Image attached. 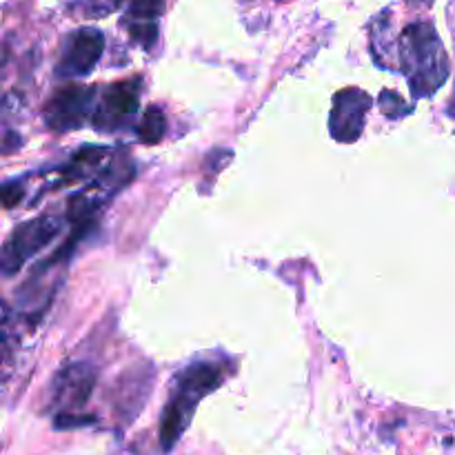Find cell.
<instances>
[{
	"label": "cell",
	"instance_id": "obj_1",
	"mask_svg": "<svg viewBox=\"0 0 455 455\" xmlns=\"http://www.w3.org/2000/svg\"><path fill=\"white\" fill-rule=\"evenodd\" d=\"M400 69L407 76L413 96H434L449 76V56L431 22L416 20L398 36Z\"/></svg>",
	"mask_w": 455,
	"mask_h": 455
},
{
	"label": "cell",
	"instance_id": "obj_2",
	"mask_svg": "<svg viewBox=\"0 0 455 455\" xmlns=\"http://www.w3.org/2000/svg\"><path fill=\"white\" fill-rule=\"evenodd\" d=\"M222 380H225V369L216 363H194L178 373L176 385L160 418L158 440L164 453L172 451L182 434L189 429L200 400L216 391Z\"/></svg>",
	"mask_w": 455,
	"mask_h": 455
},
{
	"label": "cell",
	"instance_id": "obj_3",
	"mask_svg": "<svg viewBox=\"0 0 455 455\" xmlns=\"http://www.w3.org/2000/svg\"><path fill=\"white\" fill-rule=\"evenodd\" d=\"M98 102V89L87 84H65L56 89L44 105V123L53 132L80 129L93 118Z\"/></svg>",
	"mask_w": 455,
	"mask_h": 455
},
{
	"label": "cell",
	"instance_id": "obj_4",
	"mask_svg": "<svg viewBox=\"0 0 455 455\" xmlns=\"http://www.w3.org/2000/svg\"><path fill=\"white\" fill-rule=\"evenodd\" d=\"M140 78H129L109 84L96 102V111H93L92 118L93 129L100 133H114L127 127L140 109Z\"/></svg>",
	"mask_w": 455,
	"mask_h": 455
},
{
	"label": "cell",
	"instance_id": "obj_5",
	"mask_svg": "<svg viewBox=\"0 0 455 455\" xmlns=\"http://www.w3.org/2000/svg\"><path fill=\"white\" fill-rule=\"evenodd\" d=\"M62 222L53 216H40L16 227L3 249L4 275H13L43 247H47L60 231Z\"/></svg>",
	"mask_w": 455,
	"mask_h": 455
},
{
	"label": "cell",
	"instance_id": "obj_6",
	"mask_svg": "<svg viewBox=\"0 0 455 455\" xmlns=\"http://www.w3.org/2000/svg\"><path fill=\"white\" fill-rule=\"evenodd\" d=\"M105 34L96 27H80L71 31L60 49L56 65L58 78H83L92 74L105 52Z\"/></svg>",
	"mask_w": 455,
	"mask_h": 455
},
{
	"label": "cell",
	"instance_id": "obj_7",
	"mask_svg": "<svg viewBox=\"0 0 455 455\" xmlns=\"http://www.w3.org/2000/svg\"><path fill=\"white\" fill-rule=\"evenodd\" d=\"M373 100L367 92L360 87H347L333 96L331 116H329V129L338 142H354L363 136L364 120Z\"/></svg>",
	"mask_w": 455,
	"mask_h": 455
},
{
	"label": "cell",
	"instance_id": "obj_8",
	"mask_svg": "<svg viewBox=\"0 0 455 455\" xmlns=\"http://www.w3.org/2000/svg\"><path fill=\"white\" fill-rule=\"evenodd\" d=\"M96 385V371L84 363H74L62 369L53 380V404L60 409L58 416L80 411L92 398Z\"/></svg>",
	"mask_w": 455,
	"mask_h": 455
},
{
	"label": "cell",
	"instance_id": "obj_9",
	"mask_svg": "<svg viewBox=\"0 0 455 455\" xmlns=\"http://www.w3.org/2000/svg\"><path fill=\"white\" fill-rule=\"evenodd\" d=\"M167 0H127L123 25H156Z\"/></svg>",
	"mask_w": 455,
	"mask_h": 455
},
{
	"label": "cell",
	"instance_id": "obj_10",
	"mask_svg": "<svg viewBox=\"0 0 455 455\" xmlns=\"http://www.w3.org/2000/svg\"><path fill=\"white\" fill-rule=\"evenodd\" d=\"M164 129H167V123H164V114L160 111V107H149V109L142 114L140 124H138V138L147 145H156V142L163 140Z\"/></svg>",
	"mask_w": 455,
	"mask_h": 455
},
{
	"label": "cell",
	"instance_id": "obj_11",
	"mask_svg": "<svg viewBox=\"0 0 455 455\" xmlns=\"http://www.w3.org/2000/svg\"><path fill=\"white\" fill-rule=\"evenodd\" d=\"M123 3L124 0H78L69 7L84 18H105L114 13Z\"/></svg>",
	"mask_w": 455,
	"mask_h": 455
},
{
	"label": "cell",
	"instance_id": "obj_12",
	"mask_svg": "<svg viewBox=\"0 0 455 455\" xmlns=\"http://www.w3.org/2000/svg\"><path fill=\"white\" fill-rule=\"evenodd\" d=\"M380 109L385 111L389 118H400V116L409 114L407 102H404L395 92H382L380 93Z\"/></svg>",
	"mask_w": 455,
	"mask_h": 455
},
{
	"label": "cell",
	"instance_id": "obj_13",
	"mask_svg": "<svg viewBox=\"0 0 455 455\" xmlns=\"http://www.w3.org/2000/svg\"><path fill=\"white\" fill-rule=\"evenodd\" d=\"M3 191H4V207H13V204H16V200L20 198V191H22V187L18 185V180H13V182H4V187H3Z\"/></svg>",
	"mask_w": 455,
	"mask_h": 455
},
{
	"label": "cell",
	"instance_id": "obj_14",
	"mask_svg": "<svg viewBox=\"0 0 455 455\" xmlns=\"http://www.w3.org/2000/svg\"><path fill=\"white\" fill-rule=\"evenodd\" d=\"M404 3L413 4V7H429V4L434 3V0H404Z\"/></svg>",
	"mask_w": 455,
	"mask_h": 455
},
{
	"label": "cell",
	"instance_id": "obj_15",
	"mask_svg": "<svg viewBox=\"0 0 455 455\" xmlns=\"http://www.w3.org/2000/svg\"><path fill=\"white\" fill-rule=\"evenodd\" d=\"M449 116H451V118H455V89H453V93H451V100H449Z\"/></svg>",
	"mask_w": 455,
	"mask_h": 455
}]
</instances>
